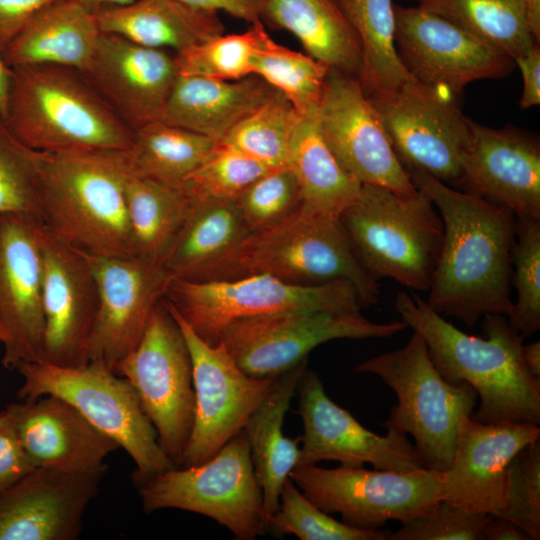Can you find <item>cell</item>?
<instances>
[{
  "instance_id": "cell-33",
  "label": "cell",
  "mask_w": 540,
  "mask_h": 540,
  "mask_svg": "<svg viewBox=\"0 0 540 540\" xmlns=\"http://www.w3.org/2000/svg\"><path fill=\"white\" fill-rule=\"evenodd\" d=\"M288 166L300 187L301 208L312 214L339 219L361 193L362 184L343 168L323 138L317 108L301 115Z\"/></svg>"
},
{
  "instance_id": "cell-45",
  "label": "cell",
  "mask_w": 540,
  "mask_h": 540,
  "mask_svg": "<svg viewBox=\"0 0 540 540\" xmlns=\"http://www.w3.org/2000/svg\"><path fill=\"white\" fill-rule=\"evenodd\" d=\"M4 214L40 219L37 151L19 142L0 117V215Z\"/></svg>"
},
{
  "instance_id": "cell-53",
  "label": "cell",
  "mask_w": 540,
  "mask_h": 540,
  "mask_svg": "<svg viewBox=\"0 0 540 540\" xmlns=\"http://www.w3.org/2000/svg\"><path fill=\"white\" fill-rule=\"evenodd\" d=\"M524 15L526 25L532 37L540 39V0H524Z\"/></svg>"
},
{
  "instance_id": "cell-12",
  "label": "cell",
  "mask_w": 540,
  "mask_h": 540,
  "mask_svg": "<svg viewBox=\"0 0 540 540\" xmlns=\"http://www.w3.org/2000/svg\"><path fill=\"white\" fill-rule=\"evenodd\" d=\"M440 475L429 468L398 472L313 464L296 466L289 477L324 512L340 514L350 526L375 530L426 513L439 500Z\"/></svg>"
},
{
  "instance_id": "cell-4",
  "label": "cell",
  "mask_w": 540,
  "mask_h": 540,
  "mask_svg": "<svg viewBox=\"0 0 540 540\" xmlns=\"http://www.w3.org/2000/svg\"><path fill=\"white\" fill-rule=\"evenodd\" d=\"M1 118L19 142L38 152L125 151L133 141V130L83 73L66 66L11 68Z\"/></svg>"
},
{
  "instance_id": "cell-14",
  "label": "cell",
  "mask_w": 540,
  "mask_h": 540,
  "mask_svg": "<svg viewBox=\"0 0 540 540\" xmlns=\"http://www.w3.org/2000/svg\"><path fill=\"white\" fill-rule=\"evenodd\" d=\"M366 96L407 171L422 170L456 188L470 136V118L457 98L415 80Z\"/></svg>"
},
{
  "instance_id": "cell-11",
  "label": "cell",
  "mask_w": 540,
  "mask_h": 540,
  "mask_svg": "<svg viewBox=\"0 0 540 540\" xmlns=\"http://www.w3.org/2000/svg\"><path fill=\"white\" fill-rule=\"evenodd\" d=\"M115 373L133 386L160 446L179 467L194 419L193 367L182 330L163 299Z\"/></svg>"
},
{
  "instance_id": "cell-40",
  "label": "cell",
  "mask_w": 540,
  "mask_h": 540,
  "mask_svg": "<svg viewBox=\"0 0 540 540\" xmlns=\"http://www.w3.org/2000/svg\"><path fill=\"white\" fill-rule=\"evenodd\" d=\"M268 36L261 21L238 34H220L175 53L179 75L239 80L253 75L256 55Z\"/></svg>"
},
{
  "instance_id": "cell-47",
  "label": "cell",
  "mask_w": 540,
  "mask_h": 540,
  "mask_svg": "<svg viewBox=\"0 0 540 540\" xmlns=\"http://www.w3.org/2000/svg\"><path fill=\"white\" fill-rule=\"evenodd\" d=\"M492 515L438 500L426 513L402 523L390 540H479Z\"/></svg>"
},
{
  "instance_id": "cell-18",
  "label": "cell",
  "mask_w": 540,
  "mask_h": 540,
  "mask_svg": "<svg viewBox=\"0 0 540 540\" xmlns=\"http://www.w3.org/2000/svg\"><path fill=\"white\" fill-rule=\"evenodd\" d=\"M297 392L303 424L297 466L336 460L343 466L372 464L375 469L398 472L426 468L421 454L406 434L388 427L386 435L381 436L366 429L349 411L329 398L315 371L306 368Z\"/></svg>"
},
{
  "instance_id": "cell-35",
  "label": "cell",
  "mask_w": 540,
  "mask_h": 540,
  "mask_svg": "<svg viewBox=\"0 0 540 540\" xmlns=\"http://www.w3.org/2000/svg\"><path fill=\"white\" fill-rule=\"evenodd\" d=\"M355 31L361 52L357 80L366 95L393 91L413 80L395 46L392 0H336Z\"/></svg>"
},
{
  "instance_id": "cell-49",
  "label": "cell",
  "mask_w": 540,
  "mask_h": 540,
  "mask_svg": "<svg viewBox=\"0 0 540 540\" xmlns=\"http://www.w3.org/2000/svg\"><path fill=\"white\" fill-rule=\"evenodd\" d=\"M59 0H0V55L43 9Z\"/></svg>"
},
{
  "instance_id": "cell-44",
  "label": "cell",
  "mask_w": 540,
  "mask_h": 540,
  "mask_svg": "<svg viewBox=\"0 0 540 540\" xmlns=\"http://www.w3.org/2000/svg\"><path fill=\"white\" fill-rule=\"evenodd\" d=\"M239 213L252 232L269 227L301 207L296 176L289 166L273 168L255 179L236 198Z\"/></svg>"
},
{
  "instance_id": "cell-36",
  "label": "cell",
  "mask_w": 540,
  "mask_h": 540,
  "mask_svg": "<svg viewBox=\"0 0 540 540\" xmlns=\"http://www.w3.org/2000/svg\"><path fill=\"white\" fill-rule=\"evenodd\" d=\"M215 143L207 136L155 120L133 130L127 150L129 167L134 175L181 188Z\"/></svg>"
},
{
  "instance_id": "cell-50",
  "label": "cell",
  "mask_w": 540,
  "mask_h": 540,
  "mask_svg": "<svg viewBox=\"0 0 540 540\" xmlns=\"http://www.w3.org/2000/svg\"><path fill=\"white\" fill-rule=\"evenodd\" d=\"M523 79V89L519 101L522 110L532 108L540 103V48L535 42L529 50L514 59Z\"/></svg>"
},
{
  "instance_id": "cell-41",
  "label": "cell",
  "mask_w": 540,
  "mask_h": 540,
  "mask_svg": "<svg viewBox=\"0 0 540 540\" xmlns=\"http://www.w3.org/2000/svg\"><path fill=\"white\" fill-rule=\"evenodd\" d=\"M268 531L301 540H387L390 536L387 530L361 529L335 520L313 504L290 477L282 487L279 509L270 518Z\"/></svg>"
},
{
  "instance_id": "cell-42",
  "label": "cell",
  "mask_w": 540,
  "mask_h": 540,
  "mask_svg": "<svg viewBox=\"0 0 540 540\" xmlns=\"http://www.w3.org/2000/svg\"><path fill=\"white\" fill-rule=\"evenodd\" d=\"M511 261L516 300L507 318L525 338L540 329V219L516 217Z\"/></svg>"
},
{
  "instance_id": "cell-34",
  "label": "cell",
  "mask_w": 540,
  "mask_h": 540,
  "mask_svg": "<svg viewBox=\"0 0 540 540\" xmlns=\"http://www.w3.org/2000/svg\"><path fill=\"white\" fill-rule=\"evenodd\" d=\"M133 255L162 262L192 206L181 189L130 173L124 185Z\"/></svg>"
},
{
  "instance_id": "cell-8",
  "label": "cell",
  "mask_w": 540,
  "mask_h": 540,
  "mask_svg": "<svg viewBox=\"0 0 540 540\" xmlns=\"http://www.w3.org/2000/svg\"><path fill=\"white\" fill-rule=\"evenodd\" d=\"M253 274L302 285L347 280L355 286L361 307L374 305L379 299L378 281L361 265L339 219L318 216L301 207L244 239L229 279Z\"/></svg>"
},
{
  "instance_id": "cell-43",
  "label": "cell",
  "mask_w": 540,
  "mask_h": 540,
  "mask_svg": "<svg viewBox=\"0 0 540 540\" xmlns=\"http://www.w3.org/2000/svg\"><path fill=\"white\" fill-rule=\"evenodd\" d=\"M273 169L233 146L216 141L185 179L181 189L192 199H235L255 179Z\"/></svg>"
},
{
  "instance_id": "cell-13",
  "label": "cell",
  "mask_w": 540,
  "mask_h": 540,
  "mask_svg": "<svg viewBox=\"0 0 540 540\" xmlns=\"http://www.w3.org/2000/svg\"><path fill=\"white\" fill-rule=\"evenodd\" d=\"M406 327L403 321L372 322L360 312L293 310L236 320L220 340L247 375L276 378L328 341L388 338Z\"/></svg>"
},
{
  "instance_id": "cell-27",
  "label": "cell",
  "mask_w": 540,
  "mask_h": 540,
  "mask_svg": "<svg viewBox=\"0 0 540 540\" xmlns=\"http://www.w3.org/2000/svg\"><path fill=\"white\" fill-rule=\"evenodd\" d=\"M250 233L235 199L192 200L161 265L173 280H227L237 250Z\"/></svg>"
},
{
  "instance_id": "cell-3",
  "label": "cell",
  "mask_w": 540,
  "mask_h": 540,
  "mask_svg": "<svg viewBox=\"0 0 540 540\" xmlns=\"http://www.w3.org/2000/svg\"><path fill=\"white\" fill-rule=\"evenodd\" d=\"M130 173L127 150L37 151L42 225L88 255H133L124 192Z\"/></svg>"
},
{
  "instance_id": "cell-5",
  "label": "cell",
  "mask_w": 540,
  "mask_h": 540,
  "mask_svg": "<svg viewBox=\"0 0 540 540\" xmlns=\"http://www.w3.org/2000/svg\"><path fill=\"white\" fill-rule=\"evenodd\" d=\"M354 252L376 280L392 279L428 291L442 241L443 222L429 196L403 195L362 185L358 199L340 215Z\"/></svg>"
},
{
  "instance_id": "cell-28",
  "label": "cell",
  "mask_w": 540,
  "mask_h": 540,
  "mask_svg": "<svg viewBox=\"0 0 540 540\" xmlns=\"http://www.w3.org/2000/svg\"><path fill=\"white\" fill-rule=\"evenodd\" d=\"M274 91L256 75L239 80L179 75L159 120L220 141Z\"/></svg>"
},
{
  "instance_id": "cell-1",
  "label": "cell",
  "mask_w": 540,
  "mask_h": 540,
  "mask_svg": "<svg viewBox=\"0 0 540 540\" xmlns=\"http://www.w3.org/2000/svg\"><path fill=\"white\" fill-rule=\"evenodd\" d=\"M443 222V241L427 304L473 327L490 314L509 316L515 215L506 207L451 187L430 174L408 171Z\"/></svg>"
},
{
  "instance_id": "cell-51",
  "label": "cell",
  "mask_w": 540,
  "mask_h": 540,
  "mask_svg": "<svg viewBox=\"0 0 540 540\" xmlns=\"http://www.w3.org/2000/svg\"><path fill=\"white\" fill-rule=\"evenodd\" d=\"M188 6L211 10L224 11L231 16L246 20L250 23L261 21L266 0H178Z\"/></svg>"
},
{
  "instance_id": "cell-6",
  "label": "cell",
  "mask_w": 540,
  "mask_h": 540,
  "mask_svg": "<svg viewBox=\"0 0 540 540\" xmlns=\"http://www.w3.org/2000/svg\"><path fill=\"white\" fill-rule=\"evenodd\" d=\"M355 371L378 376L395 392L397 403L383 426L411 435L426 468L445 471L460 427L474 412L475 390L467 383L447 382L415 331L404 346L361 362Z\"/></svg>"
},
{
  "instance_id": "cell-48",
  "label": "cell",
  "mask_w": 540,
  "mask_h": 540,
  "mask_svg": "<svg viewBox=\"0 0 540 540\" xmlns=\"http://www.w3.org/2000/svg\"><path fill=\"white\" fill-rule=\"evenodd\" d=\"M33 469L15 424L7 409H4L0 412V492Z\"/></svg>"
},
{
  "instance_id": "cell-16",
  "label": "cell",
  "mask_w": 540,
  "mask_h": 540,
  "mask_svg": "<svg viewBox=\"0 0 540 540\" xmlns=\"http://www.w3.org/2000/svg\"><path fill=\"white\" fill-rule=\"evenodd\" d=\"M395 46L413 80L454 98L477 80L498 79L514 68L503 50L417 6L394 4Z\"/></svg>"
},
{
  "instance_id": "cell-38",
  "label": "cell",
  "mask_w": 540,
  "mask_h": 540,
  "mask_svg": "<svg viewBox=\"0 0 540 540\" xmlns=\"http://www.w3.org/2000/svg\"><path fill=\"white\" fill-rule=\"evenodd\" d=\"M301 114L279 91L233 127L223 141L269 168L286 167Z\"/></svg>"
},
{
  "instance_id": "cell-22",
  "label": "cell",
  "mask_w": 540,
  "mask_h": 540,
  "mask_svg": "<svg viewBox=\"0 0 540 540\" xmlns=\"http://www.w3.org/2000/svg\"><path fill=\"white\" fill-rule=\"evenodd\" d=\"M539 437L537 424H486L467 418L460 427L452 461L441 472L439 500L497 516L507 505L509 462Z\"/></svg>"
},
{
  "instance_id": "cell-57",
  "label": "cell",
  "mask_w": 540,
  "mask_h": 540,
  "mask_svg": "<svg viewBox=\"0 0 540 540\" xmlns=\"http://www.w3.org/2000/svg\"><path fill=\"white\" fill-rule=\"evenodd\" d=\"M7 335L6 332L0 322V344L3 345V343L6 341Z\"/></svg>"
},
{
  "instance_id": "cell-24",
  "label": "cell",
  "mask_w": 540,
  "mask_h": 540,
  "mask_svg": "<svg viewBox=\"0 0 540 540\" xmlns=\"http://www.w3.org/2000/svg\"><path fill=\"white\" fill-rule=\"evenodd\" d=\"M106 468H34L0 492V540H74Z\"/></svg>"
},
{
  "instance_id": "cell-26",
  "label": "cell",
  "mask_w": 540,
  "mask_h": 540,
  "mask_svg": "<svg viewBox=\"0 0 540 540\" xmlns=\"http://www.w3.org/2000/svg\"><path fill=\"white\" fill-rule=\"evenodd\" d=\"M6 409L34 468L95 471L106 468V457L120 448L59 397L43 395Z\"/></svg>"
},
{
  "instance_id": "cell-19",
  "label": "cell",
  "mask_w": 540,
  "mask_h": 540,
  "mask_svg": "<svg viewBox=\"0 0 540 540\" xmlns=\"http://www.w3.org/2000/svg\"><path fill=\"white\" fill-rule=\"evenodd\" d=\"M98 291L89 362L115 372L141 340L172 280L160 263L131 256L88 255Z\"/></svg>"
},
{
  "instance_id": "cell-10",
  "label": "cell",
  "mask_w": 540,
  "mask_h": 540,
  "mask_svg": "<svg viewBox=\"0 0 540 540\" xmlns=\"http://www.w3.org/2000/svg\"><path fill=\"white\" fill-rule=\"evenodd\" d=\"M137 486L146 513L174 508L202 514L239 540L267 532L262 488L243 431L209 460L172 468Z\"/></svg>"
},
{
  "instance_id": "cell-39",
  "label": "cell",
  "mask_w": 540,
  "mask_h": 540,
  "mask_svg": "<svg viewBox=\"0 0 540 540\" xmlns=\"http://www.w3.org/2000/svg\"><path fill=\"white\" fill-rule=\"evenodd\" d=\"M330 70L322 61L284 47L268 35L257 52L253 75L282 93L302 115L318 107Z\"/></svg>"
},
{
  "instance_id": "cell-32",
  "label": "cell",
  "mask_w": 540,
  "mask_h": 540,
  "mask_svg": "<svg viewBox=\"0 0 540 540\" xmlns=\"http://www.w3.org/2000/svg\"><path fill=\"white\" fill-rule=\"evenodd\" d=\"M261 21L291 32L308 55L357 78L359 41L336 0H267Z\"/></svg>"
},
{
  "instance_id": "cell-7",
  "label": "cell",
  "mask_w": 540,
  "mask_h": 540,
  "mask_svg": "<svg viewBox=\"0 0 540 540\" xmlns=\"http://www.w3.org/2000/svg\"><path fill=\"white\" fill-rule=\"evenodd\" d=\"M16 369L23 379L17 393L20 399L53 395L71 404L128 453L136 464V484L178 467L160 446L157 432L126 378L95 362L81 367L24 362Z\"/></svg>"
},
{
  "instance_id": "cell-46",
  "label": "cell",
  "mask_w": 540,
  "mask_h": 540,
  "mask_svg": "<svg viewBox=\"0 0 540 540\" xmlns=\"http://www.w3.org/2000/svg\"><path fill=\"white\" fill-rule=\"evenodd\" d=\"M540 539V441L518 452L507 466V505L497 515Z\"/></svg>"
},
{
  "instance_id": "cell-37",
  "label": "cell",
  "mask_w": 540,
  "mask_h": 540,
  "mask_svg": "<svg viewBox=\"0 0 540 540\" xmlns=\"http://www.w3.org/2000/svg\"><path fill=\"white\" fill-rule=\"evenodd\" d=\"M507 53L513 60L536 41L525 21L524 0H412Z\"/></svg>"
},
{
  "instance_id": "cell-31",
  "label": "cell",
  "mask_w": 540,
  "mask_h": 540,
  "mask_svg": "<svg viewBox=\"0 0 540 540\" xmlns=\"http://www.w3.org/2000/svg\"><path fill=\"white\" fill-rule=\"evenodd\" d=\"M100 34L93 14L72 0H59L28 23L2 59L9 68L46 64L83 72L95 54Z\"/></svg>"
},
{
  "instance_id": "cell-30",
  "label": "cell",
  "mask_w": 540,
  "mask_h": 540,
  "mask_svg": "<svg viewBox=\"0 0 540 540\" xmlns=\"http://www.w3.org/2000/svg\"><path fill=\"white\" fill-rule=\"evenodd\" d=\"M306 368L307 360H304L279 375L243 428L262 488L267 531L270 518L279 509L282 487L299 460L300 438L287 437L283 423Z\"/></svg>"
},
{
  "instance_id": "cell-52",
  "label": "cell",
  "mask_w": 540,
  "mask_h": 540,
  "mask_svg": "<svg viewBox=\"0 0 540 540\" xmlns=\"http://www.w3.org/2000/svg\"><path fill=\"white\" fill-rule=\"evenodd\" d=\"M480 540H527L530 537L507 519L492 516L480 533Z\"/></svg>"
},
{
  "instance_id": "cell-25",
  "label": "cell",
  "mask_w": 540,
  "mask_h": 540,
  "mask_svg": "<svg viewBox=\"0 0 540 540\" xmlns=\"http://www.w3.org/2000/svg\"><path fill=\"white\" fill-rule=\"evenodd\" d=\"M82 73L132 130L160 119L179 77L175 54L108 33Z\"/></svg>"
},
{
  "instance_id": "cell-20",
  "label": "cell",
  "mask_w": 540,
  "mask_h": 540,
  "mask_svg": "<svg viewBox=\"0 0 540 540\" xmlns=\"http://www.w3.org/2000/svg\"><path fill=\"white\" fill-rule=\"evenodd\" d=\"M42 234L35 216L0 215V322L7 335L2 364L9 370L42 361Z\"/></svg>"
},
{
  "instance_id": "cell-29",
  "label": "cell",
  "mask_w": 540,
  "mask_h": 540,
  "mask_svg": "<svg viewBox=\"0 0 540 540\" xmlns=\"http://www.w3.org/2000/svg\"><path fill=\"white\" fill-rule=\"evenodd\" d=\"M101 33L125 38L141 46L175 53L223 34L216 11L198 9L178 0H135L102 8L93 14Z\"/></svg>"
},
{
  "instance_id": "cell-21",
  "label": "cell",
  "mask_w": 540,
  "mask_h": 540,
  "mask_svg": "<svg viewBox=\"0 0 540 540\" xmlns=\"http://www.w3.org/2000/svg\"><path fill=\"white\" fill-rule=\"evenodd\" d=\"M42 266V361L61 367L85 366L98 309L89 258L43 226Z\"/></svg>"
},
{
  "instance_id": "cell-17",
  "label": "cell",
  "mask_w": 540,
  "mask_h": 540,
  "mask_svg": "<svg viewBox=\"0 0 540 540\" xmlns=\"http://www.w3.org/2000/svg\"><path fill=\"white\" fill-rule=\"evenodd\" d=\"M317 119L337 160L362 185L379 186L403 195L418 191L355 77L330 70L317 107Z\"/></svg>"
},
{
  "instance_id": "cell-54",
  "label": "cell",
  "mask_w": 540,
  "mask_h": 540,
  "mask_svg": "<svg viewBox=\"0 0 540 540\" xmlns=\"http://www.w3.org/2000/svg\"><path fill=\"white\" fill-rule=\"evenodd\" d=\"M522 355L528 371L533 376L540 378V342L523 344Z\"/></svg>"
},
{
  "instance_id": "cell-23",
  "label": "cell",
  "mask_w": 540,
  "mask_h": 540,
  "mask_svg": "<svg viewBox=\"0 0 540 540\" xmlns=\"http://www.w3.org/2000/svg\"><path fill=\"white\" fill-rule=\"evenodd\" d=\"M457 189L540 219V145L535 136L494 129L470 119V136Z\"/></svg>"
},
{
  "instance_id": "cell-15",
  "label": "cell",
  "mask_w": 540,
  "mask_h": 540,
  "mask_svg": "<svg viewBox=\"0 0 540 540\" xmlns=\"http://www.w3.org/2000/svg\"><path fill=\"white\" fill-rule=\"evenodd\" d=\"M188 345L195 393L194 419L179 467L201 464L243 431L249 417L277 378H255L242 371L220 340L198 337L163 300Z\"/></svg>"
},
{
  "instance_id": "cell-56",
  "label": "cell",
  "mask_w": 540,
  "mask_h": 540,
  "mask_svg": "<svg viewBox=\"0 0 540 540\" xmlns=\"http://www.w3.org/2000/svg\"><path fill=\"white\" fill-rule=\"evenodd\" d=\"M86 11L95 14L102 8L124 6L134 2L135 0H72Z\"/></svg>"
},
{
  "instance_id": "cell-55",
  "label": "cell",
  "mask_w": 540,
  "mask_h": 540,
  "mask_svg": "<svg viewBox=\"0 0 540 540\" xmlns=\"http://www.w3.org/2000/svg\"><path fill=\"white\" fill-rule=\"evenodd\" d=\"M11 81V68L3 61L0 55V116L3 117L6 111L8 93Z\"/></svg>"
},
{
  "instance_id": "cell-2",
  "label": "cell",
  "mask_w": 540,
  "mask_h": 540,
  "mask_svg": "<svg viewBox=\"0 0 540 540\" xmlns=\"http://www.w3.org/2000/svg\"><path fill=\"white\" fill-rule=\"evenodd\" d=\"M394 306L401 321L422 336L442 377L475 390L480 404L473 420L540 424V378L528 371L524 338L507 316H484L481 338L456 328L415 293L399 292Z\"/></svg>"
},
{
  "instance_id": "cell-9",
  "label": "cell",
  "mask_w": 540,
  "mask_h": 540,
  "mask_svg": "<svg viewBox=\"0 0 540 540\" xmlns=\"http://www.w3.org/2000/svg\"><path fill=\"white\" fill-rule=\"evenodd\" d=\"M163 300L211 345L239 319L293 310L354 313L361 308L357 290L347 280L302 285L268 274L206 282L172 279Z\"/></svg>"
}]
</instances>
